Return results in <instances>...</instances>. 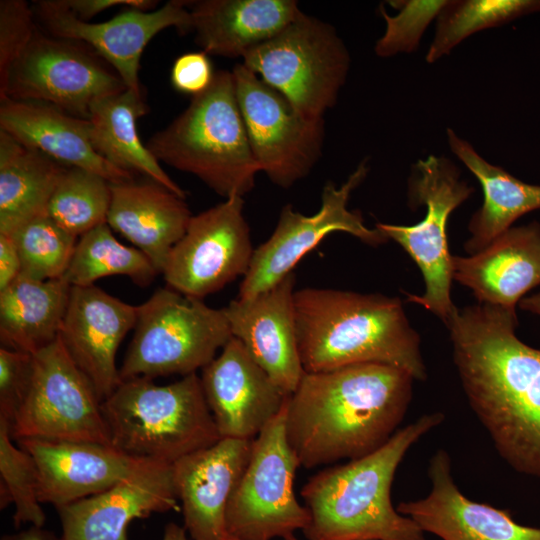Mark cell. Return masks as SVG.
Returning <instances> with one entry per match:
<instances>
[{"mask_svg":"<svg viewBox=\"0 0 540 540\" xmlns=\"http://www.w3.org/2000/svg\"><path fill=\"white\" fill-rule=\"evenodd\" d=\"M516 311L458 309L446 324L464 393L500 457L540 479V349L516 335Z\"/></svg>","mask_w":540,"mask_h":540,"instance_id":"1","label":"cell"},{"mask_svg":"<svg viewBox=\"0 0 540 540\" xmlns=\"http://www.w3.org/2000/svg\"><path fill=\"white\" fill-rule=\"evenodd\" d=\"M414 380L378 363L305 372L286 403L287 438L300 466L354 460L382 447L405 417Z\"/></svg>","mask_w":540,"mask_h":540,"instance_id":"2","label":"cell"},{"mask_svg":"<svg viewBox=\"0 0 540 540\" xmlns=\"http://www.w3.org/2000/svg\"><path fill=\"white\" fill-rule=\"evenodd\" d=\"M294 309L305 372L378 363L426 379L420 337L399 298L308 287L295 291Z\"/></svg>","mask_w":540,"mask_h":540,"instance_id":"3","label":"cell"},{"mask_svg":"<svg viewBox=\"0 0 540 540\" xmlns=\"http://www.w3.org/2000/svg\"><path fill=\"white\" fill-rule=\"evenodd\" d=\"M441 412L423 414L379 449L313 475L301 490L310 513L307 540H426L392 504L395 473L408 450L442 424Z\"/></svg>","mask_w":540,"mask_h":540,"instance_id":"4","label":"cell"},{"mask_svg":"<svg viewBox=\"0 0 540 540\" xmlns=\"http://www.w3.org/2000/svg\"><path fill=\"white\" fill-rule=\"evenodd\" d=\"M161 163L194 175L225 199L255 186L253 156L232 71H216L203 93L146 144Z\"/></svg>","mask_w":540,"mask_h":540,"instance_id":"5","label":"cell"},{"mask_svg":"<svg viewBox=\"0 0 540 540\" xmlns=\"http://www.w3.org/2000/svg\"><path fill=\"white\" fill-rule=\"evenodd\" d=\"M101 409L112 446L134 458L172 465L221 439L196 373L167 385L122 380Z\"/></svg>","mask_w":540,"mask_h":540,"instance_id":"6","label":"cell"},{"mask_svg":"<svg viewBox=\"0 0 540 540\" xmlns=\"http://www.w3.org/2000/svg\"><path fill=\"white\" fill-rule=\"evenodd\" d=\"M134 336L119 368L122 380L203 369L233 337L224 308L206 305L169 287L138 306Z\"/></svg>","mask_w":540,"mask_h":540,"instance_id":"7","label":"cell"},{"mask_svg":"<svg viewBox=\"0 0 540 540\" xmlns=\"http://www.w3.org/2000/svg\"><path fill=\"white\" fill-rule=\"evenodd\" d=\"M242 59L249 70L311 119L324 118L336 104L351 62L336 29L304 12Z\"/></svg>","mask_w":540,"mask_h":540,"instance_id":"8","label":"cell"},{"mask_svg":"<svg viewBox=\"0 0 540 540\" xmlns=\"http://www.w3.org/2000/svg\"><path fill=\"white\" fill-rule=\"evenodd\" d=\"M474 188L460 179L459 168L445 156L419 159L408 179L409 204L424 205V218L412 226L376 223L388 239L398 243L419 267L425 291L406 293L409 302L423 306L446 325L457 310L451 299L453 255L447 224L452 212L465 202Z\"/></svg>","mask_w":540,"mask_h":540,"instance_id":"9","label":"cell"},{"mask_svg":"<svg viewBox=\"0 0 540 540\" xmlns=\"http://www.w3.org/2000/svg\"><path fill=\"white\" fill-rule=\"evenodd\" d=\"M286 403L252 440L250 458L226 510L229 538L283 539L309 523L310 513L294 493L300 462L287 438Z\"/></svg>","mask_w":540,"mask_h":540,"instance_id":"10","label":"cell"},{"mask_svg":"<svg viewBox=\"0 0 540 540\" xmlns=\"http://www.w3.org/2000/svg\"><path fill=\"white\" fill-rule=\"evenodd\" d=\"M101 400L60 338L33 354L26 397L10 434L13 440L91 442L112 446Z\"/></svg>","mask_w":540,"mask_h":540,"instance_id":"11","label":"cell"},{"mask_svg":"<svg viewBox=\"0 0 540 540\" xmlns=\"http://www.w3.org/2000/svg\"><path fill=\"white\" fill-rule=\"evenodd\" d=\"M125 89L118 73L91 47L38 27L0 86V98L46 103L88 119L95 100Z\"/></svg>","mask_w":540,"mask_h":540,"instance_id":"12","label":"cell"},{"mask_svg":"<svg viewBox=\"0 0 540 540\" xmlns=\"http://www.w3.org/2000/svg\"><path fill=\"white\" fill-rule=\"evenodd\" d=\"M250 147L260 171L288 189L305 178L322 154L325 121L307 118L243 63L232 69Z\"/></svg>","mask_w":540,"mask_h":540,"instance_id":"13","label":"cell"},{"mask_svg":"<svg viewBox=\"0 0 540 540\" xmlns=\"http://www.w3.org/2000/svg\"><path fill=\"white\" fill-rule=\"evenodd\" d=\"M369 172L363 160L337 186L328 182L323 187L320 209L313 215H304L291 205H285L271 236L255 248L250 267L239 287L238 298L248 299L273 287L295 265L332 232H345L365 244L378 246L389 239L379 229L365 225L362 214L348 208L352 192L365 180Z\"/></svg>","mask_w":540,"mask_h":540,"instance_id":"14","label":"cell"},{"mask_svg":"<svg viewBox=\"0 0 540 540\" xmlns=\"http://www.w3.org/2000/svg\"><path fill=\"white\" fill-rule=\"evenodd\" d=\"M243 208L235 196L192 215L161 273L169 288L202 300L245 276L255 249Z\"/></svg>","mask_w":540,"mask_h":540,"instance_id":"15","label":"cell"},{"mask_svg":"<svg viewBox=\"0 0 540 540\" xmlns=\"http://www.w3.org/2000/svg\"><path fill=\"white\" fill-rule=\"evenodd\" d=\"M188 4L171 0L154 11L130 8L100 23L78 19L62 0H40L31 5L43 32L88 45L110 64L128 89L141 94L139 70L145 47L169 27L181 34L192 32Z\"/></svg>","mask_w":540,"mask_h":540,"instance_id":"16","label":"cell"},{"mask_svg":"<svg viewBox=\"0 0 540 540\" xmlns=\"http://www.w3.org/2000/svg\"><path fill=\"white\" fill-rule=\"evenodd\" d=\"M200 380L220 438L253 440L289 396L235 337L201 370Z\"/></svg>","mask_w":540,"mask_h":540,"instance_id":"17","label":"cell"},{"mask_svg":"<svg viewBox=\"0 0 540 540\" xmlns=\"http://www.w3.org/2000/svg\"><path fill=\"white\" fill-rule=\"evenodd\" d=\"M137 315L138 306L95 285L71 287L59 338L101 401L122 381L116 354L124 337L135 327Z\"/></svg>","mask_w":540,"mask_h":540,"instance_id":"18","label":"cell"},{"mask_svg":"<svg viewBox=\"0 0 540 540\" xmlns=\"http://www.w3.org/2000/svg\"><path fill=\"white\" fill-rule=\"evenodd\" d=\"M295 281L291 272L258 295L237 298L224 307L232 336L287 395L305 373L296 332Z\"/></svg>","mask_w":540,"mask_h":540,"instance_id":"19","label":"cell"},{"mask_svg":"<svg viewBox=\"0 0 540 540\" xmlns=\"http://www.w3.org/2000/svg\"><path fill=\"white\" fill-rule=\"evenodd\" d=\"M172 465L151 463L98 494L56 508L60 540H128L135 519L179 510Z\"/></svg>","mask_w":540,"mask_h":540,"instance_id":"20","label":"cell"},{"mask_svg":"<svg viewBox=\"0 0 540 540\" xmlns=\"http://www.w3.org/2000/svg\"><path fill=\"white\" fill-rule=\"evenodd\" d=\"M428 477L431 489L424 498L397 506L424 533L442 540H540V527L522 525L507 510L467 498L454 481L444 449L431 457Z\"/></svg>","mask_w":540,"mask_h":540,"instance_id":"21","label":"cell"},{"mask_svg":"<svg viewBox=\"0 0 540 540\" xmlns=\"http://www.w3.org/2000/svg\"><path fill=\"white\" fill-rule=\"evenodd\" d=\"M252 440L221 438L172 464L191 540H227L226 510L250 458Z\"/></svg>","mask_w":540,"mask_h":540,"instance_id":"22","label":"cell"},{"mask_svg":"<svg viewBox=\"0 0 540 540\" xmlns=\"http://www.w3.org/2000/svg\"><path fill=\"white\" fill-rule=\"evenodd\" d=\"M17 443L36 463L39 501L55 508L103 492L156 463L98 443L38 439Z\"/></svg>","mask_w":540,"mask_h":540,"instance_id":"23","label":"cell"},{"mask_svg":"<svg viewBox=\"0 0 540 540\" xmlns=\"http://www.w3.org/2000/svg\"><path fill=\"white\" fill-rule=\"evenodd\" d=\"M453 279L479 304L515 311L540 285V223L511 227L468 257L453 256Z\"/></svg>","mask_w":540,"mask_h":540,"instance_id":"24","label":"cell"},{"mask_svg":"<svg viewBox=\"0 0 540 540\" xmlns=\"http://www.w3.org/2000/svg\"><path fill=\"white\" fill-rule=\"evenodd\" d=\"M0 130L64 167L96 173L110 183L133 180V174L113 166L97 153L88 119L49 104L0 98Z\"/></svg>","mask_w":540,"mask_h":540,"instance_id":"25","label":"cell"},{"mask_svg":"<svg viewBox=\"0 0 540 540\" xmlns=\"http://www.w3.org/2000/svg\"><path fill=\"white\" fill-rule=\"evenodd\" d=\"M106 223L143 252L161 274L192 217L185 198L148 179L110 183Z\"/></svg>","mask_w":540,"mask_h":540,"instance_id":"26","label":"cell"},{"mask_svg":"<svg viewBox=\"0 0 540 540\" xmlns=\"http://www.w3.org/2000/svg\"><path fill=\"white\" fill-rule=\"evenodd\" d=\"M188 7L196 44L229 58H243L303 13L294 0H199Z\"/></svg>","mask_w":540,"mask_h":540,"instance_id":"27","label":"cell"},{"mask_svg":"<svg viewBox=\"0 0 540 540\" xmlns=\"http://www.w3.org/2000/svg\"><path fill=\"white\" fill-rule=\"evenodd\" d=\"M446 134L451 152L477 178L483 191V203L470 219V237L464 245L471 255L511 228L518 218L540 209V185L526 183L486 161L451 128Z\"/></svg>","mask_w":540,"mask_h":540,"instance_id":"28","label":"cell"},{"mask_svg":"<svg viewBox=\"0 0 540 540\" xmlns=\"http://www.w3.org/2000/svg\"><path fill=\"white\" fill-rule=\"evenodd\" d=\"M71 285L63 278L39 281L20 275L0 290L1 347L35 354L58 337Z\"/></svg>","mask_w":540,"mask_h":540,"instance_id":"29","label":"cell"},{"mask_svg":"<svg viewBox=\"0 0 540 540\" xmlns=\"http://www.w3.org/2000/svg\"><path fill=\"white\" fill-rule=\"evenodd\" d=\"M147 112L143 93L128 88L95 100L88 117L93 146L113 166L133 175L140 173L186 198V192L166 174L138 135L137 120Z\"/></svg>","mask_w":540,"mask_h":540,"instance_id":"30","label":"cell"},{"mask_svg":"<svg viewBox=\"0 0 540 540\" xmlns=\"http://www.w3.org/2000/svg\"><path fill=\"white\" fill-rule=\"evenodd\" d=\"M67 167L0 130V234L47 214L55 187Z\"/></svg>","mask_w":540,"mask_h":540,"instance_id":"31","label":"cell"},{"mask_svg":"<svg viewBox=\"0 0 540 540\" xmlns=\"http://www.w3.org/2000/svg\"><path fill=\"white\" fill-rule=\"evenodd\" d=\"M158 274L143 252L118 241L105 222L78 238L62 278L71 286H91L101 278L124 275L136 285L147 287Z\"/></svg>","mask_w":540,"mask_h":540,"instance_id":"32","label":"cell"},{"mask_svg":"<svg viewBox=\"0 0 540 540\" xmlns=\"http://www.w3.org/2000/svg\"><path fill=\"white\" fill-rule=\"evenodd\" d=\"M539 11L540 0H447L425 59L434 63L477 32Z\"/></svg>","mask_w":540,"mask_h":540,"instance_id":"33","label":"cell"},{"mask_svg":"<svg viewBox=\"0 0 540 540\" xmlns=\"http://www.w3.org/2000/svg\"><path fill=\"white\" fill-rule=\"evenodd\" d=\"M111 202L110 182L80 168L67 167L50 198L47 214L76 238L105 223Z\"/></svg>","mask_w":540,"mask_h":540,"instance_id":"34","label":"cell"},{"mask_svg":"<svg viewBox=\"0 0 540 540\" xmlns=\"http://www.w3.org/2000/svg\"><path fill=\"white\" fill-rule=\"evenodd\" d=\"M11 236L21 260L20 275L39 281L63 277L78 240L48 214L24 223Z\"/></svg>","mask_w":540,"mask_h":540,"instance_id":"35","label":"cell"},{"mask_svg":"<svg viewBox=\"0 0 540 540\" xmlns=\"http://www.w3.org/2000/svg\"><path fill=\"white\" fill-rule=\"evenodd\" d=\"M10 429L0 420V508L15 506L16 528L43 527L46 515L38 498V470L33 457L13 444Z\"/></svg>","mask_w":540,"mask_h":540,"instance_id":"36","label":"cell"},{"mask_svg":"<svg viewBox=\"0 0 540 540\" xmlns=\"http://www.w3.org/2000/svg\"><path fill=\"white\" fill-rule=\"evenodd\" d=\"M447 0H396L390 5L398 12L387 13L380 5L385 21V31L377 40L374 51L381 58H388L417 50L428 26L436 20Z\"/></svg>","mask_w":540,"mask_h":540,"instance_id":"37","label":"cell"},{"mask_svg":"<svg viewBox=\"0 0 540 540\" xmlns=\"http://www.w3.org/2000/svg\"><path fill=\"white\" fill-rule=\"evenodd\" d=\"M37 29L32 5L23 0L0 1V86Z\"/></svg>","mask_w":540,"mask_h":540,"instance_id":"38","label":"cell"},{"mask_svg":"<svg viewBox=\"0 0 540 540\" xmlns=\"http://www.w3.org/2000/svg\"><path fill=\"white\" fill-rule=\"evenodd\" d=\"M33 355L0 348V420L10 431L28 392Z\"/></svg>","mask_w":540,"mask_h":540,"instance_id":"39","label":"cell"},{"mask_svg":"<svg viewBox=\"0 0 540 540\" xmlns=\"http://www.w3.org/2000/svg\"><path fill=\"white\" fill-rule=\"evenodd\" d=\"M212 63L203 51L180 55L171 69V83L180 93L192 97L206 91L215 77Z\"/></svg>","mask_w":540,"mask_h":540,"instance_id":"40","label":"cell"},{"mask_svg":"<svg viewBox=\"0 0 540 540\" xmlns=\"http://www.w3.org/2000/svg\"><path fill=\"white\" fill-rule=\"evenodd\" d=\"M65 7L78 19L89 21L99 13L119 5L132 8L150 10L157 5V1L150 0H62Z\"/></svg>","mask_w":540,"mask_h":540,"instance_id":"41","label":"cell"},{"mask_svg":"<svg viewBox=\"0 0 540 540\" xmlns=\"http://www.w3.org/2000/svg\"><path fill=\"white\" fill-rule=\"evenodd\" d=\"M21 274V260L14 238L0 234V290H3Z\"/></svg>","mask_w":540,"mask_h":540,"instance_id":"42","label":"cell"},{"mask_svg":"<svg viewBox=\"0 0 540 540\" xmlns=\"http://www.w3.org/2000/svg\"><path fill=\"white\" fill-rule=\"evenodd\" d=\"M1 540H60L44 527L30 526L17 533L3 535Z\"/></svg>","mask_w":540,"mask_h":540,"instance_id":"43","label":"cell"},{"mask_svg":"<svg viewBox=\"0 0 540 540\" xmlns=\"http://www.w3.org/2000/svg\"><path fill=\"white\" fill-rule=\"evenodd\" d=\"M162 540H190L188 533L184 526H180L177 523H168L163 532Z\"/></svg>","mask_w":540,"mask_h":540,"instance_id":"44","label":"cell"},{"mask_svg":"<svg viewBox=\"0 0 540 540\" xmlns=\"http://www.w3.org/2000/svg\"><path fill=\"white\" fill-rule=\"evenodd\" d=\"M518 306L524 311H528L540 316V291L535 294L525 296L520 300Z\"/></svg>","mask_w":540,"mask_h":540,"instance_id":"45","label":"cell"},{"mask_svg":"<svg viewBox=\"0 0 540 540\" xmlns=\"http://www.w3.org/2000/svg\"><path fill=\"white\" fill-rule=\"evenodd\" d=\"M227 540H235V539H232V538L228 537ZM283 540H298V539L293 534V535H290V536H287V537L283 538Z\"/></svg>","mask_w":540,"mask_h":540,"instance_id":"46","label":"cell"}]
</instances>
